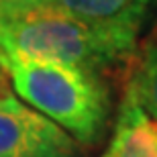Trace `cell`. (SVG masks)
Segmentation results:
<instances>
[{"mask_svg":"<svg viewBox=\"0 0 157 157\" xmlns=\"http://www.w3.org/2000/svg\"><path fill=\"white\" fill-rule=\"evenodd\" d=\"M139 39L49 10L0 2V55L78 65L106 76L128 65Z\"/></svg>","mask_w":157,"mask_h":157,"instance_id":"1","label":"cell"},{"mask_svg":"<svg viewBox=\"0 0 157 157\" xmlns=\"http://www.w3.org/2000/svg\"><path fill=\"white\" fill-rule=\"evenodd\" d=\"M0 67L25 104L65 131L80 147H94L104 139L112 117V92L102 74L6 55H0Z\"/></svg>","mask_w":157,"mask_h":157,"instance_id":"2","label":"cell"},{"mask_svg":"<svg viewBox=\"0 0 157 157\" xmlns=\"http://www.w3.org/2000/svg\"><path fill=\"white\" fill-rule=\"evenodd\" d=\"M70 135L0 88V157H82Z\"/></svg>","mask_w":157,"mask_h":157,"instance_id":"3","label":"cell"},{"mask_svg":"<svg viewBox=\"0 0 157 157\" xmlns=\"http://www.w3.org/2000/svg\"><path fill=\"white\" fill-rule=\"evenodd\" d=\"M25 8L49 10L76 18L90 27L114 31L139 39L157 0H8Z\"/></svg>","mask_w":157,"mask_h":157,"instance_id":"4","label":"cell"},{"mask_svg":"<svg viewBox=\"0 0 157 157\" xmlns=\"http://www.w3.org/2000/svg\"><path fill=\"white\" fill-rule=\"evenodd\" d=\"M110 157H157V121L147 117L131 96H122L108 143Z\"/></svg>","mask_w":157,"mask_h":157,"instance_id":"5","label":"cell"},{"mask_svg":"<svg viewBox=\"0 0 157 157\" xmlns=\"http://www.w3.org/2000/svg\"><path fill=\"white\" fill-rule=\"evenodd\" d=\"M135 67L127 80L124 94L139 104L147 117L157 121V31L137 49Z\"/></svg>","mask_w":157,"mask_h":157,"instance_id":"6","label":"cell"},{"mask_svg":"<svg viewBox=\"0 0 157 157\" xmlns=\"http://www.w3.org/2000/svg\"><path fill=\"white\" fill-rule=\"evenodd\" d=\"M2 74H4V71H2V67H0V88H2Z\"/></svg>","mask_w":157,"mask_h":157,"instance_id":"7","label":"cell"},{"mask_svg":"<svg viewBox=\"0 0 157 157\" xmlns=\"http://www.w3.org/2000/svg\"><path fill=\"white\" fill-rule=\"evenodd\" d=\"M100 157H110V153L106 151V153H102V155H100Z\"/></svg>","mask_w":157,"mask_h":157,"instance_id":"8","label":"cell"},{"mask_svg":"<svg viewBox=\"0 0 157 157\" xmlns=\"http://www.w3.org/2000/svg\"><path fill=\"white\" fill-rule=\"evenodd\" d=\"M0 2H8V0H0Z\"/></svg>","mask_w":157,"mask_h":157,"instance_id":"9","label":"cell"}]
</instances>
